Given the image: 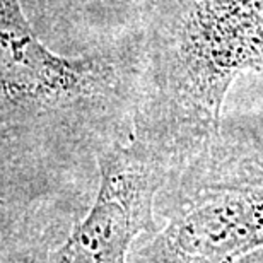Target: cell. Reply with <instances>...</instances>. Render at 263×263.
<instances>
[{
  "instance_id": "cell-1",
  "label": "cell",
  "mask_w": 263,
  "mask_h": 263,
  "mask_svg": "<svg viewBox=\"0 0 263 263\" xmlns=\"http://www.w3.org/2000/svg\"><path fill=\"white\" fill-rule=\"evenodd\" d=\"M159 14L135 135L180 171L220 137L236 77L263 64V0H161Z\"/></svg>"
},
{
  "instance_id": "cell-2",
  "label": "cell",
  "mask_w": 263,
  "mask_h": 263,
  "mask_svg": "<svg viewBox=\"0 0 263 263\" xmlns=\"http://www.w3.org/2000/svg\"><path fill=\"white\" fill-rule=\"evenodd\" d=\"M178 175L175 210L135 263H228L263 248V147L220 134Z\"/></svg>"
},
{
  "instance_id": "cell-3",
  "label": "cell",
  "mask_w": 263,
  "mask_h": 263,
  "mask_svg": "<svg viewBox=\"0 0 263 263\" xmlns=\"http://www.w3.org/2000/svg\"><path fill=\"white\" fill-rule=\"evenodd\" d=\"M117 64L106 57L67 59L34 34L21 0H0V104L31 117L86 118L118 96Z\"/></svg>"
},
{
  "instance_id": "cell-4",
  "label": "cell",
  "mask_w": 263,
  "mask_h": 263,
  "mask_svg": "<svg viewBox=\"0 0 263 263\" xmlns=\"http://www.w3.org/2000/svg\"><path fill=\"white\" fill-rule=\"evenodd\" d=\"M99 188L86 217L48 255V263H127L140 233L156 231L154 198L171 167L134 134L99 151Z\"/></svg>"
},
{
  "instance_id": "cell-5",
  "label": "cell",
  "mask_w": 263,
  "mask_h": 263,
  "mask_svg": "<svg viewBox=\"0 0 263 263\" xmlns=\"http://www.w3.org/2000/svg\"><path fill=\"white\" fill-rule=\"evenodd\" d=\"M17 233L15 220L4 209H0V260H4L7 255L23 246Z\"/></svg>"
},
{
  "instance_id": "cell-6",
  "label": "cell",
  "mask_w": 263,
  "mask_h": 263,
  "mask_svg": "<svg viewBox=\"0 0 263 263\" xmlns=\"http://www.w3.org/2000/svg\"><path fill=\"white\" fill-rule=\"evenodd\" d=\"M0 263H48V255L41 253L38 248L21 246L19 250L12 251L4 260H0Z\"/></svg>"
},
{
  "instance_id": "cell-7",
  "label": "cell",
  "mask_w": 263,
  "mask_h": 263,
  "mask_svg": "<svg viewBox=\"0 0 263 263\" xmlns=\"http://www.w3.org/2000/svg\"><path fill=\"white\" fill-rule=\"evenodd\" d=\"M229 263H263V248H258L248 255L239 256V258H236Z\"/></svg>"
}]
</instances>
